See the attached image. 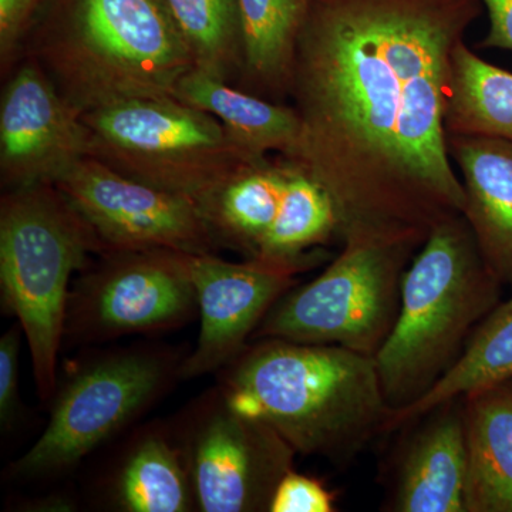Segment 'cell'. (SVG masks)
Listing matches in <instances>:
<instances>
[{
    "label": "cell",
    "mask_w": 512,
    "mask_h": 512,
    "mask_svg": "<svg viewBox=\"0 0 512 512\" xmlns=\"http://www.w3.org/2000/svg\"><path fill=\"white\" fill-rule=\"evenodd\" d=\"M194 69L229 82L241 76L244 33L238 0H163Z\"/></svg>",
    "instance_id": "obj_24"
},
{
    "label": "cell",
    "mask_w": 512,
    "mask_h": 512,
    "mask_svg": "<svg viewBox=\"0 0 512 512\" xmlns=\"http://www.w3.org/2000/svg\"><path fill=\"white\" fill-rule=\"evenodd\" d=\"M467 512H512V376L461 396Z\"/></svg>",
    "instance_id": "obj_16"
},
{
    "label": "cell",
    "mask_w": 512,
    "mask_h": 512,
    "mask_svg": "<svg viewBox=\"0 0 512 512\" xmlns=\"http://www.w3.org/2000/svg\"><path fill=\"white\" fill-rule=\"evenodd\" d=\"M188 255L173 249L101 255L69 293L64 340L89 345L191 322L198 298Z\"/></svg>",
    "instance_id": "obj_9"
},
{
    "label": "cell",
    "mask_w": 512,
    "mask_h": 512,
    "mask_svg": "<svg viewBox=\"0 0 512 512\" xmlns=\"http://www.w3.org/2000/svg\"><path fill=\"white\" fill-rule=\"evenodd\" d=\"M173 429L198 511L269 512L296 456L272 427L237 412L215 387L192 403Z\"/></svg>",
    "instance_id": "obj_10"
},
{
    "label": "cell",
    "mask_w": 512,
    "mask_h": 512,
    "mask_svg": "<svg viewBox=\"0 0 512 512\" xmlns=\"http://www.w3.org/2000/svg\"><path fill=\"white\" fill-rule=\"evenodd\" d=\"M291 161L265 157L245 165L198 202L218 247L254 259L278 217Z\"/></svg>",
    "instance_id": "obj_18"
},
{
    "label": "cell",
    "mask_w": 512,
    "mask_h": 512,
    "mask_svg": "<svg viewBox=\"0 0 512 512\" xmlns=\"http://www.w3.org/2000/svg\"><path fill=\"white\" fill-rule=\"evenodd\" d=\"M501 289L463 214L431 229L404 272L399 315L375 355L392 412L416 403L456 365Z\"/></svg>",
    "instance_id": "obj_4"
},
{
    "label": "cell",
    "mask_w": 512,
    "mask_h": 512,
    "mask_svg": "<svg viewBox=\"0 0 512 512\" xmlns=\"http://www.w3.org/2000/svg\"><path fill=\"white\" fill-rule=\"evenodd\" d=\"M487 10L490 28L480 47L512 52V0H481Z\"/></svg>",
    "instance_id": "obj_28"
},
{
    "label": "cell",
    "mask_w": 512,
    "mask_h": 512,
    "mask_svg": "<svg viewBox=\"0 0 512 512\" xmlns=\"http://www.w3.org/2000/svg\"><path fill=\"white\" fill-rule=\"evenodd\" d=\"M90 254H106L96 232L53 184L8 190L0 204L2 305L28 340L37 394L57 389L69 284Z\"/></svg>",
    "instance_id": "obj_5"
},
{
    "label": "cell",
    "mask_w": 512,
    "mask_h": 512,
    "mask_svg": "<svg viewBox=\"0 0 512 512\" xmlns=\"http://www.w3.org/2000/svg\"><path fill=\"white\" fill-rule=\"evenodd\" d=\"M335 495L316 478L288 471L276 487L269 512H332Z\"/></svg>",
    "instance_id": "obj_25"
},
{
    "label": "cell",
    "mask_w": 512,
    "mask_h": 512,
    "mask_svg": "<svg viewBox=\"0 0 512 512\" xmlns=\"http://www.w3.org/2000/svg\"><path fill=\"white\" fill-rule=\"evenodd\" d=\"M512 376V299L500 302L468 339L456 365L416 403L394 410L387 431L406 427L441 404Z\"/></svg>",
    "instance_id": "obj_23"
},
{
    "label": "cell",
    "mask_w": 512,
    "mask_h": 512,
    "mask_svg": "<svg viewBox=\"0 0 512 512\" xmlns=\"http://www.w3.org/2000/svg\"><path fill=\"white\" fill-rule=\"evenodd\" d=\"M313 0H238L244 33L242 80L272 101L289 96L293 59Z\"/></svg>",
    "instance_id": "obj_20"
},
{
    "label": "cell",
    "mask_w": 512,
    "mask_h": 512,
    "mask_svg": "<svg viewBox=\"0 0 512 512\" xmlns=\"http://www.w3.org/2000/svg\"><path fill=\"white\" fill-rule=\"evenodd\" d=\"M447 144L466 195L463 217L485 264L503 286L512 288V143L447 136Z\"/></svg>",
    "instance_id": "obj_15"
},
{
    "label": "cell",
    "mask_w": 512,
    "mask_h": 512,
    "mask_svg": "<svg viewBox=\"0 0 512 512\" xmlns=\"http://www.w3.org/2000/svg\"><path fill=\"white\" fill-rule=\"evenodd\" d=\"M184 359L170 350H110L73 369L53 396L42 436L10 467L16 480L66 473L113 439L181 379Z\"/></svg>",
    "instance_id": "obj_8"
},
{
    "label": "cell",
    "mask_w": 512,
    "mask_h": 512,
    "mask_svg": "<svg viewBox=\"0 0 512 512\" xmlns=\"http://www.w3.org/2000/svg\"><path fill=\"white\" fill-rule=\"evenodd\" d=\"M30 49L80 116L174 97L194 70L163 0H52Z\"/></svg>",
    "instance_id": "obj_3"
},
{
    "label": "cell",
    "mask_w": 512,
    "mask_h": 512,
    "mask_svg": "<svg viewBox=\"0 0 512 512\" xmlns=\"http://www.w3.org/2000/svg\"><path fill=\"white\" fill-rule=\"evenodd\" d=\"M174 99L220 120L256 156L276 151L291 160L298 150L301 120L293 106L229 86L195 69L180 80Z\"/></svg>",
    "instance_id": "obj_19"
},
{
    "label": "cell",
    "mask_w": 512,
    "mask_h": 512,
    "mask_svg": "<svg viewBox=\"0 0 512 512\" xmlns=\"http://www.w3.org/2000/svg\"><path fill=\"white\" fill-rule=\"evenodd\" d=\"M426 239L348 235L322 274L272 306L254 338L335 345L375 357L399 315L404 272Z\"/></svg>",
    "instance_id": "obj_6"
},
{
    "label": "cell",
    "mask_w": 512,
    "mask_h": 512,
    "mask_svg": "<svg viewBox=\"0 0 512 512\" xmlns=\"http://www.w3.org/2000/svg\"><path fill=\"white\" fill-rule=\"evenodd\" d=\"M188 262L197 289L200 333L181 366V379L228 366L247 348L272 306L298 284V272L249 259L229 262L215 254H190Z\"/></svg>",
    "instance_id": "obj_13"
},
{
    "label": "cell",
    "mask_w": 512,
    "mask_h": 512,
    "mask_svg": "<svg viewBox=\"0 0 512 512\" xmlns=\"http://www.w3.org/2000/svg\"><path fill=\"white\" fill-rule=\"evenodd\" d=\"M446 133L512 143V73L485 62L464 42L451 63Z\"/></svg>",
    "instance_id": "obj_22"
},
{
    "label": "cell",
    "mask_w": 512,
    "mask_h": 512,
    "mask_svg": "<svg viewBox=\"0 0 512 512\" xmlns=\"http://www.w3.org/2000/svg\"><path fill=\"white\" fill-rule=\"evenodd\" d=\"M220 373L227 402L272 427L296 454L348 463L377 434L387 433L392 409L373 356L266 338Z\"/></svg>",
    "instance_id": "obj_2"
},
{
    "label": "cell",
    "mask_w": 512,
    "mask_h": 512,
    "mask_svg": "<svg viewBox=\"0 0 512 512\" xmlns=\"http://www.w3.org/2000/svg\"><path fill=\"white\" fill-rule=\"evenodd\" d=\"M333 239L340 241L335 202L311 174L291 161L278 217L249 261L284 266L299 274L315 265L318 252L312 249Z\"/></svg>",
    "instance_id": "obj_21"
},
{
    "label": "cell",
    "mask_w": 512,
    "mask_h": 512,
    "mask_svg": "<svg viewBox=\"0 0 512 512\" xmlns=\"http://www.w3.org/2000/svg\"><path fill=\"white\" fill-rule=\"evenodd\" d=\"M43 0H0V59L8 67L32 26Z\"/></svg>",
    "instance_id": "obj_27"
},
{
    "label": "cell",
    "mask_w": 512,
    "mask_h": 512,
    "mask_svg": "<svg viewBox=\"0 0 512 512\" xmlns=\"http://www.w3.org/2000/svg\"><path fill=\"white\" fill-rule=\"evenodd\" d=\"M22 326H13L0 339V424L10 429L19 406V362Z\"/></svg>",
    "instance_id": "obj_26"
},
{
    "label": "cell",
    "mask_w": 512,
    "mask_h": 512,
    "mask_svg": "<svg viewBox=\"0 0 512 512\" xmlns=\"http://www.w3.org/2000/svg\"><path fill=\"white\" fill-rule=\"evenodd\" d=\"M420 419L397 463L390 511L467 512L468 448L461 397Z\"/></svg>",
    "instance_id": "obj_14"
},
{
    "label": "cell",
    "mask_w": 512,
    "mask_h": 512,
    "mask_svg": "<svg viewBox=\"0 0 512 512\" xmlns=\"http://www.w3.org/2000/svg\"><path fill=\"white\" fill-rule=\"evenodd\" d=\"M481 0H313L293 59V163L352 234L429 237L463 214L446 107L458 43Z\"/></svg>",
    "instance_id": "obj_1"
},
{
    "label": "cell",
    "mask_w": 512,
    "mask_h": 512,
    "mask_svg": "<svg viewBox=\"0 0 512 512\" xmlns=\"http://www.w3.org/2000/svg\"><path fill=\"white\" fill-rule=\"evenodd\" d=\"M90 157V134L35 59L6 84L0 103V171L8 190L55 184Z\"/></svg>",
    "instance_id": "obj_12"
},
{
    "label": "cell",
    "mask_w": 512,
    "mask_h": 512,
    "mask_svg": "<svg viewBox=\"0 0 512 512\" xmlns=\"http://www.w3.org/2000/svg\"><path fill=\"white\" fill-rule=\"evenodd\" d=\"M82 120L90 157L197 204L242 167L265 158L242 146L220 120L174 97L127 100Z\"/></svg>",
    "instance_id": "obj_7"
},
{
    "label": "cell",
    "mask_w": 512,
    "mask_h": 512,
    "mask_svg": "<svg viewBox=\"0 0 512 512\" xmlns=\"http://www.w3.org/2000/svg\"><path fill=\"white\" fill-rule=\"evenodd\" d=\"M107 494L117 511H198L190 470L173 426L153 423L138 431L111 474Z\"/></svg>",
    "instance_id": "obj_17"
},
{
    "label": "cell",
    "mask_w": 512,
    "mask_h": 512,
    "mask_svg": "<svg viewBox=\"0 0 512 512\" xmlns=\"http://www.w3.org/2000/svg\"><path fill=\"white\" fill-rule=\"evenodd\" d=\"M53 185L96 232L106 254L173 249L198 255L218 248L197 202L120 174L96 158H83Z\"/></svg>",
    "instance_id": "obj_11"
}]
</instances>
